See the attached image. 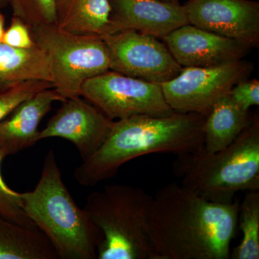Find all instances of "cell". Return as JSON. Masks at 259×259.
Instances as JSON below:
<instances>
[{
    "label": "cell",
    "instance_id": "7a4b0ae2",
    "mask_svg": "<svg viewBox=\"0 0 259 259\" xmlns=\"http://www.w3.org/2000/svg\"><path fill=\"white\" fill-rule=\"evenodd\" d=\"M205 117L175 112L166 116L141 115L117 120L101 147L75 169V180L84 187H93L115 177L121 166L140 156L197 152L204 147Z\"/></svg>",
    "mask_w": 259,
    "mask_h": 259
},
{
    "label": "cell",
    "instance_id": "3957f363",
    "mask_svg": "<svg viewBox=\"0 0 259 259\" xmlns=\"http://www.w3.org/2000/svg\"><path fill=\"white\" fill-rule=\"evenodd\" d=\"M20 197L27 216L47 237L58 258H97L101 231L75 202L53 150L46 156L35 189Z\"/></svg>",
    "mask_w": 259,
    "mask_h": 259
},
{
    "label": "cell",
    "instance_id": "8992f818",
    "mask_svg": "<svg viewBox=\"0 0 259 259\" xmlns=\"http://www.w3.org/2000/svg\"><path fill=\"white\" fill-rule=\"evenodd\" d=\"M31 32L50 58L53 86L65 100L81 96L85 81L110 70L102 37L65 31L56 25L32 27Z\"/></svg>",
    "mask_w": 259,
    "mask_h": 259
},
{
    "label": "cell",
    "instance_id": "ba28073f",
    "mask_svg": "<svg viewBox=\"0 0 259 259\" xmlns=\"http://www.w3.org/2000/svg\"><path fill=\"white\" fill-rule=\"evenodd\" d=\"M253 67L243 60L214 67H182L177 76L161 83L162 91L174 112L206 117L234 85L248 78Z\"/></svg>",
    "mask_w": 259,
    "mask_h": 259
},
{
    "label": "cell",
    "instance_id": "8fae6325",
    "mask_svg": "<svg viewBox=\"0 0 259 259\" xmlns=\"http://www.w3.org/2000/svg\"><path fill=\"white\" fill-rule=\"evenodd\" d=\"M62 102V106L40 131L39 140H67L78 150L82 162L87 161L105 142L113 121L81 96Z\"/></svg>",
    "mask_w": 259,
    "mask_h": 259
},
{
    "label": "cell",
    "instance_id": "4fadbf2b",
    "mask_svg": "<svg viewBox=\"0 0 259 259\" xmlns=\"http://www.w3.org/2000/svg\"><path fill=\"white\" fill-rule=\"evenodd\" d=\"M109 3L108 34L134 30L163 39L173 30L189 24L185 5L180 3L160 0H109Z\"/></svg>",
    "mask_w": 259,
    "mask_h": 259
},
{
    "label": "cell",
    "instance_id": "4316f807",
    "mask_svg": "<svg viewBox=\"0 0 259 259\" xmlns=\"http://www.w3.org/2000/svg\"><path fill=\"white\" fill-rule=\"evenodd\" d=\"M160 1L164 2V3H175V4L180 3V0H160Z\"/></svg>",
    "mask_w": 259,
    "mask_h": 259
},
{
    "label": "cell",
    "instance_id": "cb8c5ba5",
    "mask_svg": "<svg viewBox=\"0 0 259 259\" xmlns=\"http://www.w3.org/2000/svg\"><path fill=\"white\" fill-rule=\"evenodd\" d=\"M3 42L19 49H29L36 44L32 37L30 26L21 19L13 16L9 27L5 29Z\"/></svg>",
    "mask_w": 259,
    "mask_h": 259
},
{
    "label": "cell",
    "instance_id": "d6986e66",
    "mask_svg": "<svg viewBox=\"0 0 259 259\" xmlns=\"http://www.w3.org/2000/svg\"><path fill=\"white\" fill-rule=\"evenodd\" d=\"M243 237L233 250L234 259L259 258V192L248 191L239 204L238 215Z\"/></svg>",
    "mask_w": 259,
    "mask_h": 259
},
{
    "label": "cell",
    "instance_id": "5b68a950",
    "mask_svg": "<svg viewBox=\"0 0 259 259\" xmlns=\"http://www.w3.org/2000/svg\"><path fill=\"white\" fill-rule=\"evenodd\" d=\"M153 200L142 189L126 185H106L88 196L83 209L102 235L97 259H153Z\"/></svg>",
    "mask_w": 259,
    "mask_h": 259
},
{
    "label": "cell",
    "instance_id": "484cf974",
    "mask_svg": "<svg viewBox=\"0 0 259 259\" xmlns=\"http://www.w3.org/2000/svg\"><path fill=\"white\" fill-rule=\"evenodd\" d=\"M8 6V0H0V9Z\"/></svg>",
    "mask_w": 259,
    "mask_h": 259
},
{
    "label": "cell",
    "instance_id": "2e32d148",
    "mask_svg": "<svg viewBox=\"0 0 259 259\" xmlns=\"http://www.w3.org/2000/svg\"><path fill=\"white\" fill-rule=\"evenodd\" d=\"M56 26L65 31L103 37L110 30L109 0H56Z\"/></svg>",
    "mask_w": 259,
    "mask_h": 259
},
{
    "label": "cell",
    "instance_id": "30bf717a",
    "mask_svg": "<svg viewBox=\"0 0 259 259\" xmlns=\"http://www.w3.org/2000/svg\"><path fill=\"white\" fill-rule=\"evenodd\" d=\"M189 24L252 48L259 44V3L253 0H189Z\"/></svg>",
    "mask_w": 259,
    "mask_h": 259
},
{
    "label": "cell",
    "instance_id": "277c9868",
    "mask_svg": "<svg viewBox=\"0 0 259 259\" xmlns=\"http://www.w3.org/2000/svg\"><path fill=\"white\" fill-rule=\"evenodd\" d=\"M174 171L182 185L218 203H231L238 192L259 190V118L232 144L221 151L207 153L204 147L195 153L178 156Z\"/></svg>",
    "mask_w": 259,
    "mask_h": 259
},
{
    "label": "cell",
    "instance_id": "603a6c76",
    "mask_svg": "<svg viewBox=\"0 0 259 259\" xmlns=\"http://www.w3.org/2000/svg\"><path fill=\"white\" fill-rule=\"evenodd\" d=\"M228 95L243 111L249 112L250 107L259 105V81L243 80L234 85Z\"/></svg>",
    "mask_w": 259,
    "mask_h": 259
},
{
    "label": "cell",
    "instance_id": "5bb4252c",
    "mask_svg": "<svg viewBox=\"0 0 259 259\" xmlns=\"http://www.w3.org/2000/svg\"><path fill=\"white\" fill-rule=\"evenodd\" d=\"M65 100L55 89H46L22 102L0 122V150L5 156L16 154L40 141V122L54 102Z\"/></svg>",
    "mask_w": 259,
    "mask_h": 259
},
{
    "label": "cell",
    "instance_id": "9a60e30c",
    "mask_svg": "<svg viewBox=\"0 0 259 259\" xmlns=\"http://www.w3.org/2000/svg\"><path fill=\"white\" fill-rule=\"evenodd\" d=\"M32 80L52 83L47 53L37 44L29 49H19L0 42V91Z\"/></svg>",
    "mask_w": 259,
    "mask_h": 259
},
{
    "label": "cell",
    "instance_id": "e0dca14e",
    "mask_svg": "<svg viewBox=\"0 0 259 259\" xmlns=\"http://www.w3.org/2000/svg\"><path fill=\"white\" fill-rule=\"evenodd\" d=\"M248 112L239 108L228 94L220 99L204 120V151L217 152L232 144L249 125Z\"/></svg>",
    "mask_w": 259,
    "mask_h": 259
},
{
    "label": "cell",
    "instance_id": "d4e9b609",
    "mask_svg": "<svg viewBox=\"0 0 259 259\" xmlns=\"http://www.w3.org/2000/svg\"><path fill=\"white\" fill-rule=\"evenodd\" d=\"M0 9V42H3L5 31V17Z\"/></svg>",
    "mask_w": 259,
    "mask_h": 259
},
{
    "label": "cell",
    "instance_id": "52a82bcc",
    "mask_svg": "<svg viewBox=\"0 0 259 259\" xmlns=\"http://www.w3.org/2000/svg\"><path fill=\"white\" fill-rule=\"evenodd\" d=\"M81 97L112 120L135 115L166 116L174 113L161 84L109 70L83 83Z\"/></svg>",
    "mask_w": 259,
    "mask_h": 259
},
{
    "label": "cell",
    "instance_id": "6da1fadb",
    "mask_svg": "<svg viewBox=\"0 0 259 259\" xmlns=\"http://www.w3.org/2000/svg\"><path fill=\"white\" fill-rule=\"evenodd\" d=\"M239 204L218 203L171 182L153 197L149 224L153 259H228Z\"/></svg>",
    "mask_w": 259,
    "mask_h": 259
},
{
    "label": "cell",
    "instance_id": "ac0fdd59",
    "mask_svg": "<svg viewBox=\"0 0 259 259\" xmlns=\"http://www.w3.org/2000/svg\"><path fill=\"white\" fill-rule=\"evenodd\" d=\"M55 250L39 231L0 215V259H56Z\"/></svg>",
    "mask_w": 259,
    "mask_h": 259
},
{
    "label": "cell",
    "instance_id": "9c48e42d",
    "mask_svg": "<svg viewBox=\"0 0 259 259\" xmlns=\"http://www.w3.org/2000/svg\"><path fill=\"white\" fill-rule=\"evenodd\" d=\"M102 37L108 49L112 71L161 84L182 69L166 44L152 35L122 30Z\"/></svg>",
    "mask_w": 259,
    "mask_h": 259
},
{
    "label": "cell",
    "instance_id": "7402d4cb",
    "mask_svg": "<svg viewBox=\"0 0 259 259\" xmlns=\"http://www.w3.org/2000/svg\"><path fill=\"white\" fill-rule=\"evenodd\" d=\"M54 88L50 81H32L19 83L13 88L0 91V122L6 118L22 102L35 94L46 90Z\"/></svg>",
    "mask_w": 259,
    "mask_h": 259
},
{
    "label": "cell",
    "instance_id": "44dd1931",
    "mask_svg": "<svg viewBox=\"0 0 259 259\" xmlns=\"http://www.w3.org/2000/svg\"><path fill=\"white\" fill-rule=\"evenodd\" d=\"M5 157V153L0 150V215L19 226L38 230L24 211L20 192L10 189L3 180L1 163Z\"/></svg>",
    "mask_w": 259,
    "mask_h": 259
},
{
    "label": "cell",
    "instance_id": "ffe728a7",
    "mask_svg": "<svg viewBox=\"0 0 259 259\" xmlns=\"http://www.w3.org/2000/svg\"><path fill=\"white\" fill-rule=\"evenodd\" d=\"M13 16L30 28L56 25V0H8Z\"/></svg>",
    "mask_w": 259,
    "mask_h": 259
},
{
    "label": "cell",
    "instance_id": "7c38bea8",
    "mask_svg": "<svg viewBox=\"0 0 259 259\" xmlns=\"http://www.w3.org/2000/svg\"><path fill=\"white\" fill-rule=\"evenodd\" d=\"M182 67H214L242 60L250 48L191 24L162 39Z\"/></svg>",
    "mask_w": 259,
    "mask_h": 259
}]
</instances>
